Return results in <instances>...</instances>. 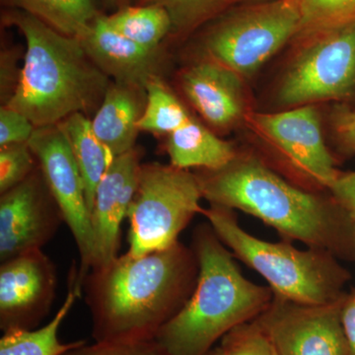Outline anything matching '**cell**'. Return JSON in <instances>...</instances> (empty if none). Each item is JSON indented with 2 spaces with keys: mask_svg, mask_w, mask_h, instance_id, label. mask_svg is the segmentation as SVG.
Masks as SVG:
<instances>
[{
  "mask_svg": "<svg viewBox=\"0 0 355 355\" xmlns=\"http://www.w3.org/2000/svg\"><path fill=\"white\" fill-rule=\"evenodd\" d=\"M139 168V153L132 149L113 159L98 184L91 210L95 245L92 270L118 257L121 224L135 197Z\"/></svg>",
  "mask_w": 355,
  "mask_h": 355,
  "instance_id": "cell-14",
  "label": "cell"
},
{
  "mask_svg": "<svg viewBox=\"0 0 355 355\" xmlns=\"http://www.w3.org/2000/svg\"><path fill=\"white\" fill-rule=\"evenodd\" d=\"M292 0H272L246 7L217 23L205 40L210 60L239 74L253 76L300 31Z\"/></svg>",
  "mask_w": 355,
  "mask_h": 355,
  "instance_id": "cell-7",
  "label": "cell"
},
{
  "mask_svg": "<svg viewBox=\"0 0 355 355\" xmlns=\"http://www.w3.org/2000/svg\"><path fill=\"white\" fill-rule=\"evenodd\" d=\"M202 214L221 242L261 275L275 295L307 305L329 304L345 295L349 275L333 254L259 239L246 232L226 207L211 205Z\"/></svg>",
  "mask_w": 355,
  "mask_h": 355,
  "instance_id": "cell-5",
  "label": "cell"
},
{
  "mask_svg": "<svg viewBox=\"0 0 355 355\" xmlns=\"http://www.w3.org/2000/svg\"><path fill=\"white\" fill-rule=\"evenodd\" d=\"M7 20L24 35L27 51L6 106L42 128L87 113L103 101L108 78L88 57L80 39L65 36L24 11L8 14Z\"/></svg>",
  "mask_w": 355,
  "mask_h": 355,
  "instance_id": "cell-3",
  "label": "cell"
},
{
  "mask_svg": "<svg viewBox=\"0 0 355 355\" xmlns=\"http://www.w3.org/2000/svg\"><path fill=\"white\" fill-rule=\"evenodd\" d=\"M69 284L64 303L48 324L37 330L11 329L3 331L0 340V355H62L83 343V340H76L64 343L58 338L62 322L74 303L80 298L83 289L76 272L72 275Z\"/></svg>",
  "mask_w": 355,
  "mask_h": 355,
  "instance_id": "cell-19",
  "label": "cell"
},
{
  "mask_svg": "<svg viewBox=\"0 0 355 355\" xmlns=\"http://www.w3.org/2000/svg\"><path fill=\"white\" fill-rule=\"evenodd\" d=\"M167 11L173 28L190 29L217 12L231 0H153Z\"/></svg>",
  "mask_w": 355,
  "mask_h": 355,
  "instance_id": "cell-26",
  "label": "cell"
},
{
  "mask_svg": "<svg viewBox=\"0 0 355 355\" xmlns=\"http://www.w3.org/2000/svg\"><path fill=\"white\" fill-rule=\"evenodd\" d=\"M58 125L64 130L71 147L77 167L83 178L86 202L91 214L98 184L114 156L98 139L91 121L86 118L85 114H71Z\"/></svg>",
  "mask_w": 355,
  "mask_h": 355,
  "instance_id": "cell-20",
  "label": "cell"
},
{
  "mask_svg": "<svg viewBox=\"0 0 355 355\" xmlns=\"http://www.w3.org/2000/svg\"><path fill=\"white\" fill-rule=\"evenodd\" d=\"M28 144L0 147V191L17 186L33 173L34 160Z\"/></svg>",
  "mask_w": 355,
  "mask_h": 355,
  "instance_id": "cell-27",
  "label": "cell"
},
{
  "mask_svg": "<svg viewBox=\"0 0 355 355\" xmlns=\"http://www.w3.org/2000/svg\"><path fill=\"white\" fill-rule=\"evenodd\" d=\"M146 105L139 123V130L170 135L193 118L159 77L146 84Z\"/></svg>",
  "mask_w": 355,
  "mask_h": 355,
  "instance_id": "cell-23",
  "label": "cell"
},
{
  "mask_svg": "<svg viewBox=\"0 0 355 355\" xmlns=\"http://www.w3.org/2000/svg\"><path fill=\"white\" fill-rule=\"evenodd\" d=\"M211 205L239 209L288 239L334 256H355V221L334 200L301 190L260 159L236 156L219 170L197 175Z\"/></svg>",
  "mask_w": 355,
  "mask_h": 355,
  "instance_id": "cell-2",
  "label": "cell"
},
{
  "mask_svg": "<svg viewBox=\"0 0 355 355\" xmlns=\"http://www.w3.org/2000/svg\"><path fill=\"white\" fill-rule=\"evenodd\" d=\"M207 355H222V354H221L220 349H219V347H218V349L210 350V352H209V354H207Z\"/></svg>",
  "mask_w": 355,
  "mask_h": 355,
  "instance_id": "cell-33",
  "label": "cell"
},
{
  "mask_svg": "<svg viewBox=\"0 0 355 355\" xmlns=\"http://www.w3.org/2000/svg\"><path fill=\"white\" fill-rule=\"evenodd\" d=\"M80 40L91 60L116 83L146 88L158 77L157 50L144 48L114 31L105 16H98Z\"/></svg>",
  "mask_w": 355,
  "mask_h": 355,
  "instance_id": "cell-16",
  "label": "cell"
},
{
  "mask_svg": "<svg viewBox=\"0 0 355 355\" xmlns=\"http://www.w3.org/2000/svg\"><path fill=\"white\" fill-rule=\"evenodd\" d=\"M55 291V270L42 250L2 261L0 327L32 330L48 314Z\"/></svg>",
  "mask_w": 355,
  "mask_h": 355,
  "instance_id": "cell-13",
  "label": "cell"
},
{
  "mask_svg": "<svg viewBox=\"0 0 355 355\" xmlns=\"http://www.w3.org/2000/svg\"><path fill=\"white\" fill-rule=\"evenodd\" d=\"M105 20L114 31L149 50H158L160 42L173 29L169 14L154 3L125 7L113 15L105 16Z\"/></svg>",
  "mask_w": 355,
  "mask_h": 355,
  "instance_id": "cell-22",
  "label": "cell"
},
{
  "mask_svg": "<svg viewBox=\"0 0 355 355\" xmlns=\"http://www.w3.org/2000/svg\"><path fill=\"white\" fill-rule=\"evenodd\" d=\"M65 36L81 39L99 16L94 0H9Z\"/></svg>",
  "mask_w": 355,
  "mask_h": 355,
  "instance_id": "cell-21",
  "label": "cell"
},
{
  "mask_svg": "<svg viewBox=\"0 0 355 355\" xmlns=\"http://www.w3.org/2000/svg\"><path fill=\"white\" fill-rule=\"evenodd\" d=\"M182 88L196 110L209 125L226 130L246 116L243 78L225 65L212 60L184 71Z\"/></svg>",
  "mask_w": 355,
  "mask_h": 355,
  "instance_id": "cell-15",
  "label": "cell"
},
{
  "mask_svg": "<svg viewBox=\"0 0 355 355\" xmlns=\"http://www.w3.org/2000/svg\"><path fill=\"white\" fill-rule=\"evenodd\" d=\"M44 180L34 172L22 183L1 193L0 260L42 250L64 220Z\"/></svg>",
  "mask_w": 355,
  "mask_h": 355,
  "instance_id": "cell-12",
  "label": "cell"
},
{
  "mask_svg": "<svg viewBox=\"0 0 355 355\" xmlns=\"http://www.w3.org/2000/svg\"><path fill=\"white\" fill-rule=\"evenodd\" d=\"M275 354L279 355V354H277V352H275Z\"/></svg>",
  "mask_w": 355,
  "mask_h": 355,
  "instance_id": "cell-35",
  "label": "cell"
},
{
  "mask_svg": "<svg viewBox=\"0 0 355 355\" xmlns=\"http://www.w3.org/2000/svg\"><path fill=\"white\" fill-rule=\"evenodd\" d=\"M300 14L296 38L303 40L342 26L355 24V0H292Z\"/></svg>",
  "mask_w": 355,
  "mask_h": 355,
  "instance_id": "cell-24",
  "label": "cell"
},
{
  "mask_svg": "<svg viewBox=\"0 0 355 355\" xmlns=\"http://www.w3.org/2000/svg\"><path fill=\"white\" fill-rule=\"evenodd\" d=\"M171 165L181 169L219 170L237 156L232 144L224 141L195 118L168 135L166 144Z\"/></svg>",
  "mask_w": 355,
  "mask_h": 355,
  "instance_id": "cell-18",
  "label": "cell"
},
{
  "mask_svg": "<svg viewBox=\"0 0 355 355\" xmlns=\"http://www.w3.org/2000/svg\"><path fill=\"white\" fill-rule=\"evenodd\" d=\"M197 175L158 163L140 165L137 187L128 217L133 257L168 249L193 216L202 214Z\"/></svg>",
  "mask_w": 355,
  "mask_h": 355,
  "instance_id": "cell-6",
  "label": "cell"
},
{
  "mask_svg": "<svg viewBox=\"0 0 355 355\" xmlns=\"http://www.w3.org/2000/svg\"><path fill=\"white\" fill-rule=\"evenodd\" d=\"M329 191L331 198L355 221V172L340 173Z\"/></svg>",
  "mask_w": 355,
  "mask_h": 355,
  "instance_id": "cell-31",
  "label": "cell"
},
{
  "mask_svg": "<svg viewBox=\"0 0 355 355\" xmlns=\"http://www.w3.org/2000/svg\"><path fill=\"white\" fill-rule=\"evenodd\" d=\"M62 355H169L155 340L139 343H99L80 345Z\"/></svg>",
  "mask_w": 355,
  "mask_h": 355,
  "instance_id": "cell-28",
  "label": "cell"
},
{
  "mask_svg": "<svg viewBox=\"0 0 355 355\" xmlns=\"http://www.w3.org/2000/svg\"><path fill=\"white\" fill-rule=\"evenodd\" d=\"M222 355H277L256 320L236 327L222 338Z\"/></svg>",
  "mask_w": 355,
  "mask_h": 355,
  "instance_id": "cell-25",
  "label": "cell"
},
{
  "mask_svg": "<svg viewBox=\"0 0 355 355\" xmlns=\"http://www.w3.org/2000/svg\"><path fill=\"white\" fill-rule=\"evenodd\" d=\"M36 127L20 112L10 107H2L0 111V147L28 144Z\"/></svg>",
  "mask_w": 355,
  "mask_h": 355,
  "instance_id": "cell-29",
  "label": "cell"
},
{
  "mask_svg": "<svg viewBox=\"0 0 355 355\" xmlns=\"http://www.w3.org/2000/svg\"><path fill=\"white\" fill-rule=\"evenodd\" d=\"M245 120L311 183L330 189L340 173L324 144L321 116L313 105L280 113H247Z\"/></svg>",
  "mask_w": 355,
  "mask_h": 355,
  "instance_id": "cell-11",
  "label": "cell"
},
{
  "mask_svg": "<svg viewBox=\"0 0 355 355\" xmlns=\"http://www.w3.org/2000/svg\"><path fill=\"white\" fill-rule=\"evenodd\" d=\"M343 297L329 304L307 305L273 294L272 302L254 320L279 355H349L340 320Z\"/></svg>",
  "mask_w": 355,
  "mask_h": 355,
  "instance_id": "cell-10",
  "label": "cell"
},
{
  "mask_svg": "<svg viewBox=\"0 0 355 355\" xmlns=\"http://www.w3.org/2000/svg\"><path fill=\"white\" fill-rule=\"evenodd\" d=\"M110 1L114 2V3H121V2L127 1V0H110Z\"/></svg>",
  "mask_w": 355,
  "mask_h": 355,
  "instance_id": "cell-34",
  "label": "cell"
},
{
  "mask_svg": "<svg viewBox=\"0 0 355 355\" xmlns=\"http://www.w3.org/2000/svg\"><path fill=\"white\" fill-rule=\"evenodd\" d=\"M223 245L211 227L198 229L197 284L155 338L169 355H207L219 338L253 321L272 302V288L246 279Z\"/></svg>",
  "mask_w": 355,
  "mask_h": 355,
  "instance_id": "cell-4",
  "label": "cell"
},
{
  "mask_svg": "<svg viewBox=\"0 0 355 355\" xmlns=\"http://www.w3.org/2000/svg\"><path fill=\"white\" fill-rule=\"evenodd\" d=\"M28 146L38 159L42 174L69 225L80 254L81 284L95 261L94 236L83 178L60 125L36 128Z\"/></svg>",
  "mask_w": 355,
  "mask_h": 355,
  "instance_id": "cell-9",
  "label": "cell"
},
{
  "mask_svg": "<svg viewBox=\"0 0 355 355\" xmlns=\"http://www.w3.org/2000/svg\"><path fill=\"white\" fill-rule=\"evenodd\" d=\"M146 105V88L114 83L107 89L91 123L114 157L132 150Z\"/></svg>",
  "mask_w": 355,
  "mask_h": 355,
  "instance_id": "cell-17",
  "label": "cell"
},
{
  "mask_svg": "<svg viewBox=\"0 0 355 355\" xmlns=\"http://www.w3.org/2000/svg\"><path fill=\"white\" fill-rule=\"evenodd\" d=\"M331 125L343 146L355 151V111L343 105L336 106L331 114Z\"/></svg>",
  "mask_w": 355,
  "mask_h": 355,
  "instance_id": "cell-30",
  "label": "cell"
},
{
  "mask_svg": "<svg viewBox=\"0 0 355 355\" xmlns=\"http://www.w3.org/2000/svg\"><path fill=\"white\" fill-rule=\"evenodd\" d=\"M340 320L349 355H355V291L343 297Z\"/></svg>",
  "mask_w": 355,
  "mask_h": 355,
  "instance_id": "cell-32",
  "label": "cell"
},
{
  "mask_svg": "<svg viewBox=\"0 0 355 355\" xmlns=\"http://www.w3.org/2000/svg\"><path fill=\"white\" fill-rule=\"evenodd\" d=\"M198 275L197 254L178 242L141 257H116L83 280L99 343L155 340L187 302Z\"/></svg>",
  "mask_w": 355,
  "mask_h": 355,
  "instance_id": "cell-1",
  "label": "cell"
},
{
  "mask_svg": "<svg viewBox=\"0 0 355 355\" xmlns=\"http://www.w3.org/2000/svg\"><path fill=\"white\" fill-rule=\"evenodd\" d=\"M277 91L282 106L345 101L355 96V24L303 40Z\"/></svg>",
  "mask_w": 355,
  "mask_h": 355,
  "instance_id": "cell-8",
  "label": "cell"
}]
</instances>
